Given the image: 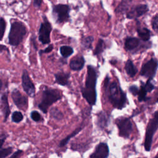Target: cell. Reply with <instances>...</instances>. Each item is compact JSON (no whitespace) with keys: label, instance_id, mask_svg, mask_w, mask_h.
<instances>
[{"label":"cell","instance_id":"1","mask_svg":"<svg viewBox=\"0 0 158 158\" xmlns=\"http://www.w3.org/2000/svg\"><path fill=\"white\" fill-rule=\"evenodd\" d=\"M97 78L98 74L96 69L93 65H88L85 86L82 88L81 92L83 98L91 106L94 105L96 102V85Z\"/></svg>","mask_w":158,"mask_h":158},{"label":"cell","instance_id":"2","mask_svg":"<svg viewBox=\"0 0 158 158\" xmlns=\"http://www.w3.org/2000/svg\"><path fill=\"white\" fill-rule=\"evenodd\" d=\"M108 98L113 107L121 109L127 103L126 94L122 91L116 81L112 82L108 88Z\"/></svg>","mask_w":158,"mask_h":158},{"label":"cell","instance_id":"3","mask_svg":"<svg viewBox=\"0 0 158 158\" xmlns=\"http://www.w3.org/2000/svg\"><path fill=\"white\" fill-rule=\"evenodd\" d=\"M27 33L25 25L20 21H14L10 25L8 34V43L12 46H18Z\"/></svg>","mask_w":158,"mask_h":158},{"label":"cell","instance_id":"4","mask_svg":"<svg viewBox=\"0 0 158 158\" xmlns=\"http://www.w3.org/2000/svg\"><path fill=\"white\" fill-rule=\"evenodd\" d=\"M61 97V93L59 90L45 87L43 91L42 98L41 102L38 104V107L43 113H46L49 107L60 99Z\"/></svg>","mask_w":158,"mask_h":158},{"label":"cell","instance_id":"5","mask_svg":"<svg viewBox=\"0 0 158 158\" xmlns=\"http://www.w3.org/2000/svg\"><path fill=\"white\" fill-rule=\"evenodd\" d=\"M70 7L67 4H57L52 6V14L57 23L69 21L70 18Z\"/></svg>","mask_w":158,"mask_h":158},{"label":"cell","instance_id":"6","mask_svg":"<svg viewBox=\"0 0 158 158\" xmlns=\"http://www.w3.org/2000/svg\"><path fill=\"white\" fill-rule=\"evenodd\" d=\"M158 128V111H157L152 119L150 120L146 132V137L144 141V149L149 151L151 149L153 136Z\"/></svg>","mask_w":158,"mask_h":158},{"label":"cell","instance_id":"7","mask_svg":"<svg viewBox=\"0 0 158 158\" xmlns=\"http://www.w3.org/2000/svg\"><path fill=\"white\" fill-rule=\"evenodd\" d=\"M115 123L119 130V135L125 138H129L133 130L130 120L127 117H120L116 120Z\"/></svg>","mask_w":158,"mask_h":158},{"label":"cell","instance_id":"8","mask_svg":"<svg viewBox=\"0 0 158 158\" xmlns=\"http://www.w3.org/2000/svg\"><path fill=\"white\" fill-rule=\"evenodd\" d=\"M52 31V25L46 18L45 20L43 22L40 27L38 30V40L43 44H49L50 34Z\"/></svg>","mask_w":158,"mask_h":158},{"label":"cell","instance_id":"9","mask_svg":"<svg viewBox=\"0 0 158 158\" xmlns=\"http://www.w3.org/2000/svg\"><path fill=\"white\" fill-rule=\"evenodd\" d=\"M157 67V60L155 59H151L143 65L140 74L142 76L149 78V79H152L156 75Z\"/></svg>","mask_w":158,"mask_h":158},{"label":"cell","instance_id":"10","mask_svg":"<svg viewBox=\"0 0 158 158\" xmlns=\"http://www.w3.org/2000/svg\"><path fill=\"white\" fill-rule=\"evenodd\" d=\"M22 85L24 91L30 97H33L35 94V88L33 83L29 77L26 70L23 71L22 75Z\"/></svg>","mask_w":158,"mask_h":158},{"label":"cell","instance_id":"11","mask_svg":"<svg viewBox=\"0 0 158 158\" xmlns=\"http://www.w3.org/2000/svg\"><path fill=\"white\" fill-rule=\"evenodd\" d=\"M149 10V8L146 4H138L132 7L130 10L127 12V18L128 19H136Z\"/></svg>","mask_w":158,"mask_h":158},{"label":"cell","instance_id":"12","mask_svg":"<svg viewBox=\"0 0 158 158\" xmlns=\"http://www.w3.org/2000/svg\"><path fill=\"white\" fill-rule=\"evenodd\" d=\"M12 99L15 106L20 109H24L27 106V98L22 95L17 89H14L11 94Z\"/></svg>","mask_w":158,"mask_h":158},{"label":"cell","instance_id":"13","mask_svg":"<svg viewBox=\"0 0 158 158\" xmlns=\"http://www.w3.org/2000/svg\"><path fill=\"white\" fill-rule=\"evenodd\" d=\"M109 154V149L105 143H101L97 145L95 151L90 156V158H107Z\"/></svg>","mask_w":158,"mask_h":158},{"label":"cell","instance_id":"14","mask_svg":"<svg viewBox=\"0 0 158 158\" xmlns=\"http://www.w3.org/2000/svg\"><path fill=\"white\" fill-rule=\"evenodd\" d=\"M85 64V58L82 56H81L73 58L70 62L69 66L72 70L75 71H79L83 68Z\"/></svg>","mask_w":158,"mask_h":158},{"label":"cell","instance_id":"15","mask_svg":"<svg viewBox=\"0 0 158 158\" xmlns=\"http://www.w3.org/2000/svg\"><path fill=\"white\" fill-rule=\"evenodd\" d=\"M140 44V41L136 37L128 36L126 38L124 43V48L126 51H131L136 49Z\"/></svg>","mask_w":158,"mask_h":158},{"label":"cell","instance_id":"16","mask_svg":"<svg viewBox=\"0 0 158 158\" xmlns=\"http://www.w3.org/2000/svg\"><path fill=\"white\" fill-rule=\"evenodd\" d=\"M1 109L4 117V122H6L10 113V108L8 104L7 96L6 93L2 94L1 97Z\"/></svg>","mask_w":158,"mask_h":158},{"label":"cell","instance_id":"17","mask_svg":"<svg viewBox=\"0 0 158 158\" xmlns=\"http://www.w3.org/2000/svg\"><path fill=\"white\" fill-rule=\"evenodd\" d=\"M54 77L55 83L62 86H66L69 84L70 73L65 72H58L54 74Z\"/></svg>","mask_w":158,"mask_h":158},{"label":"cell","instance_id":"18","mask_svg":"<svg viewBox=\"0 0 158 158\" xmlns=\"http://www.w3.org/2000/svg\"><path fill=\"white\" fill-rule=\"evenodd\" d=\"M131 0H122L118 6L115 8V12L117 14H123L128 10Z\"/></svg>","mask_w":158,"mask_h":158},{"label":"cell","instance_id":"19","mask_svg":"<svg viewBox=\"0 0 158 158\" xmlns=\"http://www.w3.org/2000/svg\"><path fill=\"white\" fill-rule=\"evenodd\" d=\"M125 69L127 73L130 77H133L137 73V69L136 68L133 62L130 59H128L126 62L125 65Z\"/></svg>","mask_w":158,"mask_h":158},{"label":"cell","instance_id":"20","mask_svg":"<svg viewBox=\"0 0 158 158\" xmlns=\"http://www.w3.org/2000/svg\"><path fill=\"white\" fill-rule=\"evenodd\" d=\"M139 37L144 41H147L149 40L151 37V31L150 30L145 27L138 28L136 30Z\"/></svg>","mask_w":158,"mask_h":158},{"label":"cell","instance_id":"21","mask_svg":"<svg viewBox=\"0 0 158 158\" xmlns=\"http://www.w3.org/2000/svg\"><path fill=\"white\" fill-rule=\"evenodd\" d=\"M109 120V115L104 112H101L98 116V124L101 128H103L107 125Z\"/></svg>","mask_w":158,"mask_h":158},{"label":"cell","instance_id":"22","mask_svg":"<svg viewBox=\"0 0 158 158\" xmlns=\"http://www.w3.org/2000/svg\"><path fill=\"white\" fill-rule=\"evenodd\" d=\"M94 41V37L93 36H87L82 38L81 41V46L85 49H92V44Z\"/></svg>","mask_w":158,"mask_h":158},{"label":"cell","instance_id":"23","mask_svg":"<svg viewBox=\"0 0 158 158\" xmlns=\"http://www.w3.org/2000/svg\"><path fill=\"white\" fill-rule=\"evenodd\" d=\"M59 51L64 58H67L73 53V49L70 46L64 45L60 47Z\"/></svg>","mask_w":158,"mask_h":158},{"label":"cell","instance_id":"24","mask_svg":"<svg viewBox=\"0 0 158 158\" xmlns=\"http://www.w3.org/2000/svg\"><path fill=\"white\" fill-rule=\"evenodd\" d=\"M105 48H106V44L104 41L102 39L99 38L96 46V48L94 49V51L93 52V54L94 56H98L101 54L104 51Z\"/></svg>","mask_w":158,"mask_h":158},{"label":"cell","instance_id":"25","mask_svg":"<svg viewBox=\"0 0 158 158\" xmlns=\"http://www.w3.org/2000/svg\"><path fill=\"white\" fill-rule=\"evenodd\" d=\"M81 127H80V128H77V129H75L71 134H70L69 135H68L66 138H65L64 139H63L61 141H60V144H59V146H60V147H62V146H64L68 142H69V141L72 138V137H73L74 136H75L77 133H78L81 130Z\"/></svg>","mask_w":158,"mask_h":158},{"label":"cell","instance_id":"26","mask_svg":"<svg viewBox=\"0 0 158 158\" xmlns=\"http://www.w3.org/2000/svg\"><path fill=\"white\" fill-rule=\"evenodd\" d=\"M51 116L56 120H60L63 118V114L56 108H52L50 110Z\"/></svg>","mask_w":158,"mask_h":158},{"label":"cell","instance_id":"27","mask_svg":"<svg viewBox=\"0 0 158 158\" xmlns=\"http://www.w3.org/2000/svg\"><path fill=\"white\" fill-rule=\"evenodd\" d=\"M23 117L22 114L19 111H15L12 115V120L15 123L21 122L23 120Z\"/></svg>","mask_w":158,"mask_h":158},{"label":"cell","instance_id":"28","mask_svg":"<svg viewBox=\"0 0 158 158\" xmlns=\"http://www.w3.org/2000/svg\"><path fill=\"white\" fill-rule=\"evenodd\" d=\"M147 94V91L146 90L144 86H141L140 89H139V92L138 94V100L139 101H143L146 100V96Z\"/></svg>","mask_w":158,"mask_h":158},{"label":"cell","instance_id":"29","mask_svg":"<svg viewBox=\"0 0 158 158\" xmlns=\"http://www.w3.org/2000/svg\"><path fill=\"white\" fill-rule=\"evenodd\" d=\"M6 28V22L3 17L0 18V30H1V40H2Z\"/></svg>","mask_w":158,"mask_h":158},{"label":"cell","instance_id":"30","mask_svg":"<svg viewBox=\"0 0 158 158\" xmlns=\"http://www.w3.org/2000/svg\"><path fill=\"white\" fill-rule=\"evenodd\" d=\"M12 151V148H1L0 152V158H5L6 156H9Z\"/></svg>","mask_w":158,"mask_h":158},{"label":"cell","instance_id":"31","mask_svg":"<svg viewBox=\"0 0 158 158\" xmlns=\"http://www.w3.org/2000/svg\"><path fill=\"white\" fill-rule=\"evenodd\" d=\"M31 118L33 120H34L35 122H38L41 119V115L36 110H33L31 112L30 114Z\"/></svg>","mask_w":158,"mask_h":158},{"label":"cell","instance_id":"32","mask_svg":"<svg viewBox=\"0 0 158 158\" xmlns=\"http://www.w3.org/2000/svg\"><path fill=\"white\" fill-rule=\"evenodd\" d=\"M151 24H152V28L156 31H158V15H155L152 18L151 21Z\"/></svg>","mask_w":158,"mask_h":158},{"label":"cell","instance_id":"33","mask_svg":"<svg viewBox=\"0 0 158 158\" xmlns=\"http://www.w3.org/2000/svg\"><path fill=\"white\" fill-rule=\"evenodd\" d=\"M144 86L146 90L147 91V92H149V91H152L154 87V85H152V83H151V79H149Z\"/></svg>","mask_w":158,"mask_h":158},{"label":"cell","instance_id":"34","mask_svg":"<svg viewBox=\"0 0 158 158\" xmlns=\"http://www.w3.org/2000/svg\"><path fill=\"white\" fill-rule=\"evenodd\" d=\"M53 49V45L52 44H49L48 46H47L43 50H40L39 52V54L40 56L42 55L43 53H49L51 52Z\"/></svg>","mask_w":158,"mask_h":158},{"label":"cell","instance_id":"35","mask_svg":"<svg viewBox=\"0 0 158 158\" xmlns=\"http://www.w3.org/2000/svg\"><path fill=\"white\" fill-rule=\"evenodd\" d=\"M129 90L133 94V95H138V92H139V89L138 88V87L135 85H133L131 86L129 88Z\"/></svg>","mask_w":158,"mask_h":158},{"label":"cell","instance_id":"36","mask_svg":"<svg viewBox=\"0 0 158 158\" xmlns=\"http://www.w3.org/2000/svg\"><path fill=\"white\" fill-rule=\"evenodd\" d=\"M22 153V150H18V151H17L15 152H14L10 157H9V158H19L20 156V155H21V154Z\"/></svg>","mask_w":158,"mask_h":158},{"label":"cell","instance_id":"37","mask_svg":"<svg viewBox=\"0 0 158 158\" xmlns=\"http://www.w3.org/2000/svg\"><path fill=\"white\" fill-rule=\"evenodd\" d=\"M42 2L43 0H33V6L36 8H39L40 7Z\"/></svg>","mask_w":158,"mask_h":158},{"label":"cell","instance_id":"38","mask_svg":"<svg viewBox=\"0 0 158 158\" xmlns=\"http://www.w3.org/2000/svg\"><path fill=\"white\" fill-rule=\"evenodd\" d=\"M6 135H1V139H0V141H1V144H0L1 148H2V144H3L4 141L5 139H6Z\"/></svg>","mask_w":158,"mask_h":158},{"label":"cell","instance_id":"39","mask_svg":"<svg viewBox=\"0 0 158 158\" xmlns=\"http://www.w3.org/2000/svg\"><path fill=\"white\" fill-rule=\"evenodd\" d=\"M154 158H158V154L157 156H156V157Z\"/></svg>","mask_w":158,"mask_h":158},{"label":"cell","instance_id":"40","mask_svg":"<svg viewBox=\"0 0 158 158\" xmlns=\"http://www.w3.org/2000/svg\"><path fill=\"white\" fill-rule=\"evenodd\" d=\"M157 102H158V99H157Z\"/></svg>","mask_w":158,"mask_h":158}]
</instances>
